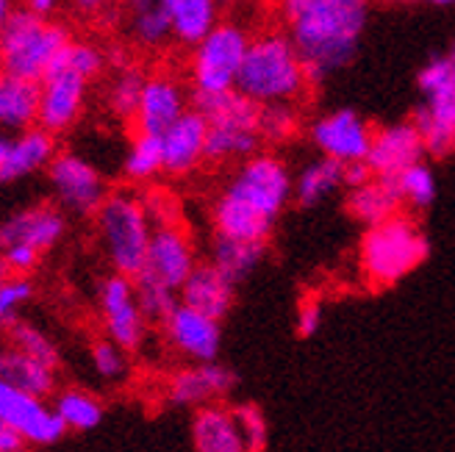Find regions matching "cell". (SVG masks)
I'll return each mask as SVG.
<instances>
[{
    "instance_id": "obj_1",
    "label": "cell",
    "mask_w": 455,
    "mask_h": 452,
    "mask_svg": "<svg viewBox=\"0 0 455 452\" xmlns=\"http://www.w3.org/2000/svg\"><path fill=\"white\" fill-rule=\"evenodd\" d=\"M372 0H281L286 36L316 86L355 59L370 26Z\"/></svg>"
},
{
    "instance_id": "obj_2",
    "label": "cell",
    "mask_w": 455,
    "mask_h": 452,
    "mask_svg": "<svg viewBox=\"0 0 455 452\" xmlns=\"http://www.w3.org/2000/svg\"><path fill=\"white\" fill-rule=\"evenodd\" d=\"M291 192V172L278 155L256 153L244 158L214 200L212 219L217 236L267 244Z\"/></svg>"
},
{
    "instance_id": "obj_3",
    "label": "cell",
    "mask_w": 455,
    "mask_h": 452,
    "mask_svg": "<svg viewBox=\"0 0 455 452\" xmlns=\"http://www.w3.org/2000/svg\"><path fill=\"white\" fill-rule=\"evenodd\" d=\"M308 75L298 48L286 31H264L250 36V48L236 81V92L256 106L294 103L306 95Z\"/></svg>"
},
{
    "instance_id": "obj_4",
    "label": "cell",
    "mask_w": 455,
    "mask_h": 452,
    "mask_svg": "<svg viewBox=\"0 0 455 452\" xmlns=\"http://www.w3.org/2000/svg\"><path fill=\"white\" fill-rule=\"evenodd\" d=\"M70 42V34L59 22L14 9L0 34V73L39 83Z\"/></svg>"
},
{
    "instance_id": "obj_5",
    "label": "cell",
    "mask_w": 455,
    "mask_h": 452,
    "mask_svg": "<svg viewBox=\"0 0 455 452\" xmlns=\"http://www.w3.org/2000/svg\"><path fill=\"white\" fill-rule=\"evenodd\" d=\"M430 244L408 217H395L375 228H367L358 244L361 275L375 289H389L427 258Z\"/></svg>"
},
{
    "instance_id": "obj_6",
    "label": "cell",
    "mask_w": 455,
    "mask_h": 452,
    "mask_svg": "<svg viewBox=\"0 0 455 452\" xmlns=\"http://www.w3.org/2000/svg\"><path fill=\"white\" fill-rule=\"evenodd\" d=\"M95 225L111 269L133 281L142 273L148 244L156 231L142 206V194L128 189L106 194L103 206L95 214Z\"/></svg>"
},
{
    "instance_id": "obj_7",
    "label": "cell",
    "mask_w": 455,
    "mask_h": 452,
    "mask_svg": "<svg viewBox=\"0 0 455 452\" xmlns=\"http://www.w3.org/2000/svg\"><path fill=\"white\" fill-rule=\"evenodd\" d=\"M422 106L414 111V125L425 153L444 158L455 153V39L434 53L417 73Z\"/></svg>"
},
{
    "instance_id": "obj_8",
    "label": "cell",
    "mask_w": 455,
    "mask_h": 452,
    "mask_svg": "<svg viewBox=\"0 0 455 452\" xmlns=\"http://www.w3.org/2000/svg\"><path fill=\"white\" fill-rule=\"evenodd\" d=\"M259 108L236 89L222 95H195V111L209 125L206 162H244L259 153Z\"/></svg>"
},
{
    "instance_id": "obj_9",
    "label": "cell",
    "mask_w": 455,
    "mask_h": 452,
    "mask_svg": "<svg viewBox=\"0 0 455 452\" xmlns=\"http://www.w3.org/2000/svg\"><path fill=\"white\" fill-rule=\"evenodd\" d=\"M250 48V34L239 22H217L209 36H203L189 59V78L195 95L234 92L242 64Z\"/></svg>"
},
{
    "instance_id": "obj_10",
    "label": "cell",
    "mask_w": 455,
    "mask_h": 452,
    "mask_svg": "<svg viewBox=\"0 0 455 452\" xmlns=\"http://www.w3.org/2000/svg\"><path fill=\"white\" fill-rule=\"evenodd\" d=\"M195 266H197V253L192 236L180 225H167V228L153 231L145 266L133 281H142L178 295L180 286L195 273Z\"/></svg>"
},
{
    "instance_id": "obj_11",
    "label": "cell",
    "mask_w": 455,
    "mask_h": 452,
    "mask_svg": "<svg viewBox=\"0 0 455 452\" xmlns=\"http://www.w3.org/2000/svg\"><path fill=\"white\" fill-rule=\"evenodd\" d=\"M308 137L314 147L323 153V158H331V162L341 167H350V164H367L375 128L358 111L336 108L311 123Z\"/></svg>"
},
{
    "instance_id": "obj_12",
    "label": "cell",
    "mask_w": 455,
    "mask_h": 452,
    "mask_svg": "<svg viewBox=\"0 0 455 452\" xmlns=\"http://www.w3.org/2000/svg\"><path fill=\"white\" fill-rule=\"evenodd\" d=\"M48 178L59 206L78 217L98 214L108 194L100 170L78 153H59L48 167Z\"/></svg>"
},
{
    "instance_id": "obj_13",
    "label": "cell",
    "mask_w": 455,
    "mask_h": 452,
    "mask_svg": "<svg viewBox=\"0 0 455 452\" xmlns=\"http://www.w3.org/2000/svg\"><path fill=\"white\" fill-rule=\"evenodd\" d=\"M98 297H100V316L108 342L123 347L125 353L142 347L148 333V316L140 305V297H136L133 281L114 273L100 283Z\"/></svg>"
},
{
    "instance_id": "obj_14",
    "label": "cell",
    "mask_w": 455,
    "mask_h": 452,
    "mask_svg": "<svg viewBox=\"0 0 455 452\" xmlns=\"http://www.w3.org/2000/svg\"><path fill=\"white\" fill-rule=\"evenodd\" d=\"M86 78L73 73L70 67L56 61L51 73L39 81V128L48 133H64L70 131L86 103Z\"/></svg>"
},
{
    "instance_id": "obj_15",
    "label": "cell",
    "mask_w": 455,
    "mask_h": 452,
    "mask_svg": "<svg viewBox=\"0 0 455 452\" xmlns=\"http://www.w3.org/2000/svg\"><path fill=\"white\" fill-rule=\"evenodd\" d=\"M0 424H9L28 444L39 447L53 444L67 433L53 405L12 386L6 380H0Z\"/></svg>"
},
{
    "instance_id": "obj_16",
    "label": "cell",
    "mask_w": 455,
    "mask_h": 452,
    "mask_svg": "<svg viewBox=\"0 0 455 452\" xmlns=\"http://www.w3.org/2000/svg\"><path fill=\"white\" fill-rule=\"evenodd\" d=\"M425 145L417 125L408 123H392L375 131L372 147L367 155V167L375 178L395 180L405 170H411L414 164L425 162Z\"/></svg>"
},
{
    "instance_id": "obj_17",
    "label": "cell",
    "mask_w": 455,
    "mask_h": 452,
    "mask_svg": "<svg viewBox=\"0 0 455 452\" xmlns=\"http://www.w3.org/2000/svg\"><path fill=\"white\" fill-rule=\"evenodd\" d=\"M189 111V98L187 89L180 86L178 78L172 75H150L145 78V89L140 98V108H136V128L148 137H162L170 131L180 117Z\"/></svg>"
},
{
    "instance_id": "obj_18",
    "label": "cell",
    "mask_w": 455,
    "mask_h": 452,
    "mask_svg": "<svg viewBox=\"0 0 455 452\" xmlns=\"http://www.w3.org/2000/svg\"><path fill=\"white\" fill-rule=\"evenodd\" d=\"M167 345L195 364H212L220 353V322L206 313H197L187 305H175L162 322Z\"/></svg>"
},
{
    "instance_id": "obj_19",
    "label": "cell",
    "mask_w": 455,
    "mask_h": 452,
    "mask_svg": "<svg viewBox=\"0 0 455 452\" xmlns=\"http://www.w3.org/2000/svg\"><path fill=\"white\" fill-rule=\"evenodd\" d=\"M236 386L234 372L222 364H195L178 369L167 380V402L178 405V408H203V405H214L217 400L231 394Z\"/></svg>"
},
{
    "instance_id": "obj_20",
    "label": "cell",
    "mask_w": 455,
    "mask_h": 452,
    "mask_svg": "<svg viewBox=\"0 0 455 452\" xmlns=\"http://www.w3.org/2000/svg\"><path fill=\"white\" fill-rule=\"evenodd\" d=\"M64 231V214L42 202V206H31L12 214L0 225V250H6V247H28V250L42 256L61 242Z\"/></svg>"
},
{
    "instance_id": "obj_21",
    "label": "cell",
    "mask_w": 455,
    "mask_h": 452,
    "mask_svg": "<svg viewBox=\"0 0 455 452\" xmlns=\"http://www.w3.org/2000/svg\"><path fill=\"white\" fill-rule=\"evenodd\" d=\"M206 133L209 125L195 108H189L170 131L162 137V153H164V172L170 175H187L206 162Z\"/></svg>"
},
{
    "instance_id": "obj_22",
    "label": "cell",
    "mask_w": 455,
    "mask_h": 452,
    "mask_svg": "<svg viewBox=\"0 0 455 452\" xmlns=\"http://www.w3.org/2000/svg\"><path fill=\"white\" fill-rule=\"evenodd\" d=\"M234 289L236 286L228 281L220 269H214L212 264H197L195 273L187 278V283L180 286L178 303L220 322L228 316V311L234 308Z\"/></svg>"
},
{
    "instance_id": "obj_23",
    "label": "cell",
    "mask_w": 455,
    "mask_h": 452,
    "mask_svg": "<svg viewBox=\"0 0 455 452\" xmlns=\"http://www.w3.org/2000/svg\"><path fill=\"white\" fill-rule=\"evenodd\" d=\"M192 441L195 452H250L239 431L234 408L225 405H203L192 419Z\"/></svg>"
},
{
    "instance_id": "obj_24",
    "label": "cell",
    "mask_w": 455,
    "mask_h": 452,
    "mask_svg": "<svg viewBox=\"0 0 455 452\" xmlns=\"http://www.w3.org/2000/svg\"><path fill=\"white\" fill-rule=\"evenodd\" d=\"M56 155H59L56 137L44 128L36 125V128H28L22 133H14L6 162L0 164V180H4V184H12V180L28 178L44 167H51V162Z\"/></svg>"
},
{
    "instance_id": "obj_25",
    "label": "cell",
    "mask_w": 455,
    "mask_h": 452,
    "mask_svg": "<svg viewBox=\"0 0 455 452\" xmlns=\"http://www.w3.org/2000/svg\"><path fill=\"white\" fill-rule=\"evenodd\" d=\"M158 4L170 22L172 39L192 48L220 22V0H158Z\"/></svg>"
},
{
    "instance_id": "obj_26",
    "label": "cell",
    "mask_w": 455,
    "mask_h": 452,
    "mask_svg": "<svg viewBox=\"0 0 455 452\" xmlns=\"http://www.w3.org/2000/svg\"><path fill=\"white\" fill-rule=\"evenodd\" d=\"M39 123V83L0 73V128L22 133Z\"/></svg>"
},
{
    "instance_id": "obj_27",
    "label": "cell",
    "mask_w": 455,
    "mask_h": 452,
    "mask_svg": "<svg viewBox=\"0 0 455 452\" xmlns=\"http://www.w3.org/2000/svg\"><path fill=\"white\" fill-rule=\"evenodd\" d=\"M347 211H350L353 219H358L361 225H367V228H375V225H383V222L400 217L403 200L397 194L395 180L372 178L363 186L350 189Z\"/></svg>"
},
{
    "instance_id": "obj_28",
    "label": "cell",
    "mask_w": 455,
    "mask_h": 452,
    "mask_svg": "<svg viewBox=\"0 0 455 452\" xmlns=\"http://www.w3.org/2000/svg\"><path fill=\"white\" fill-rule=\"evenodd\" d=\"M0 380L44 400L56 389V369L42 367L34 358L17 353L14 347H6L0 350Z\"/></svg>"
},
{
    "instance_id": "obj_29",
    "label": "cell",
    "mask_w": 455,
    "mask_h": 452,
    "mask_svg": "<svg viewBox=\"0 0 455 452\" xmlns=\"http://www.w3.org/2000/svg\"><path fill=\"white\" fill-rule=\"evenodd\" d=\"M341 186H345V167L331 162V158H316L294 178L291 194L300 206H316V202H323Z\"/></svg>"
},
{
    "instance_id": "obj_30",
    "label": "cell",
    "mask_w": 455,
    "mask_h": 452,
    "mask_svg": "<svg viewBox=\"0 0 455 452\" xmlns=\"http://www.w3.org/2000/svg\"><path fill=\"white\" fill-rule=\"evenodd\" d=\"M264 258V244L256 242H239V239H225L217 236L212 244V266L231 281L234 286L247 278Z\"/></svg>"
},
{
    "instance_id": "obj_31",
    "label": "cell",
    "mask_w": 455,
    "mask_h": 452,
    "mask_svg": "<svg viewBox=\"0 0 455 452\" xmlns=\"http://www.w3.org/2000/svg\"><path fill=\"white\" fill-rule=\"evenodd\" d=\"M125 22L131 39L142 48H162L172 36L158 0H125Z\"/></svg>"
},
{
    "instance_id": "obj_32",
    "label": "cell",
    "mask_w": 455,
    "mask_h": 452,
    "mask_svg": "<svg viewBox=\"0 0 455 452\" xmlns=\"http://www.w3.org/2000/svg\"><path fill=\"white\" fill-rule=\"evenodd\" d=\"M53 411L64 431H92L103 419V402L84 389H64L53 402Z\"/></svg>"
},
{
    "instance_id": "obj_33",
    "label": "cell",
    "mask_w": 455,
    "mask_h": 452,
    "mask_svg": "<svg viewBox=\"0 0 455 452\" xmlns=\"http://www.w3.org/2000/svg\"><path fill=\"white\" fill-rule=\"evenodd\" d=\"M123 172L131 184H148L158 172H164V153L162 139L148 137V133H136L133 142L128 145Z\"/></svg>"
},
{
    "instance_id": "obj_34",
    "label": "cell",
    "mask_w": 455,
    "mask_h": 452,
    "mask_svg": "<svg viewBox=\"0 0 455 452\" xmlns=\"http://www.w3.org/2000/svg\"><path fill=\"white\" fill-rule=\"evenodd\" d=\"M142 89H145V73L133 64H123L117 70V75L111 78L108 95H106L111 115L120 117V120H133L136 108H140Z\"/></svg>"
},
{
    "instance_id": "obj_35",
    "label": "cell",
    "mask_w": 455,
    "mask_h": 452,
    "mask_svg": "<svg viewBox=\"0 0 455 452\" xmlns=\"http://www.w3.org/2000/svg\"><path fill=\"white\" fill-rule=\"evenodd\" d=\"M300 133V111L294 103H272L259 108V137L269 145L291 142Z\"/></svg>"
},
{
    "instance_id": "obj_36",
    "label": "cell",
    "mask_w": 455,
    "mask_h": 452,
    "mask_svg": "<svg viewBox=\"0 0 455 452\" xmlns=\"http://www.w3.org/2000/svg\"><path fill=\"white\" fill-rule=\"evenodd\" d=\"M6 328H9V342H12V347L17 353L34 358L36 364L48 367V369L59 367V350H56V345L39 328H34L28 322H20V320L9 322Z\"/></svg>"
},
{
    "instance_id": "obj_37",
    "label": "cell",
    "mask_w": 455,
    "mask_h": 452,
    "mask_svg": "<svg viewBox=\"0 0 455 452\" xmlns=\"http://www.w3.org/2000/svg\"><path fill=\"white\" fill-rule=\"evenodd\" d=\"M397 194L403 200V206L411 209H427L436 200V175L425 162L414 164L411 170H405L403 175L395 178Z\"/></svg>"
},
{
    "instance_id": "obj_38",
    "label": "cell",
    "mask_w": 455,
    "mask_h": 452,
    "mask_svg": "<svg viewBox=\"0 0 455 452\" xmlns=\"http://www.w3.org/2000/svg\"><path fill=\"white\" fill-rule=\"evenodd\" d=\"M59 61L70 67V70L78 73L81 78L92 81V78H98L103 73L106 53L98 48V44H92V42H70L64 48V53L59 56Z\"/></svg>"
},
{
    "instance_id": "obj_39",
    "label": "cell",
    "mask_w": 455,
    "mask_h": 452,
    "mask_svg": "<svg viewBox=\"0 0 455 452\" xmlns=\"http://www.w3.org/2000/svg\"><path fill=\"white\" fill-rule=\"evenodd\" d=\"M89 355H92V367L103 380L117 383L128 375V353L114 342H108V338L95 342L92 350H89Z\"/></svg>"
},
{
    "instance_id": "obj_40",
    "label": "cell",
    "mask_w": 455,
    "mask_h": 452,
    "mask_svg": "<svg viewBox=\"0 0 455 452\" xmlns=\"http://www.w3.org/2000/svg\"><path fill=\"white\" fill-rule=\"evenodd\" d=\"M234 416H236L239 431H242V436L247 441V449L250 452H264L269 431H267V419H264L259 405L242 402V405H236V408H234Z\"/></svg>"
},
{
    "instance_id": "obj_41",
    "label": "cell",
    "mask_w": 455,
    "mask_h": 452,
    "mask_svg": "<svg viewBox=\"0 0 455 452\" xmlns=\"http://www.w3.org/2000/svg\"><path fill=\"white\" fill-rule=\"evenodd\" d=\"M142 206L148 211V219L153 222V228H167V225H180V206L178 200L167 192H148L142 194Z\"/></svg>"
},
{
    "instance_id": "obj_42",
    "label": "cell",
    "mask_w": 455,
    "mask_h": 452,
    "mask_svg": "<svg viewBox=\"0 0 455 452\" xmlns=\"http://www.w3.org/2000/svg\"><path fill=\"white\" fill-rule=\"evenodd\" d=\"M34 295V286L28 278H22V275H9L4 283H0V308H4L9 316L20 308V305H26Z\"/></svg>"
},
{
    "instance_id": "obj_43",
    "label": "cell",
    "mask_w": 455,
    "mask_h": 452,
    "mask_svg": "<svg viewBox=\"0 0 455 452\" xmlns=\"http://www.w3.org/2000/svg\"><path fill=\"white\" fill-rule=\"evenodd\" d=\"M0 261H4L9 275H22V278H26L31 269L39 264V253L28 250V247H6V250H0Z\"/></svg>"
},
{
    "instance_id": "obj_44",
    "label": "cell",
    "mask_w": 455,
    "mask_h": 452,
    "mask_svg": "<svg viewBox=\"0 0 455 452\" xmlns=\"http://www.w3.org/2000/svg\"><path fill=\"white\" fill-rule=\"evenodd\" d=\"M320 325H323V303L316 297H306L298 308V333L308 338L320 330Z\"/></svg>"
},
{
    "instance_id": "obj_45",
    "label": "cell",
    "mask_w": 455,
    "mask_h": 452,
    "mask_svg": "<svg viewBox=\"0 0 455 452\" xmlns=\"http://www.w3.org/2000/svg\"><path fill=\"white\" fill-rule=\"evenodd\" d=\"M375 175L370 172V167L367 164H350V167H345V186L347 189H358V186H363L367 180H372Z\"/></svg>"
},
{
    "instance_id": "obj_46",
    "label": "cell",
    "mask_w": 455,
    "mask_h": 452,
    "mask_svg": "<svg viewBox=\"0 0 455 452\" xmlns=\"http://www.w3.org/2000/svg\"><path fill=\"white\" fill-rule=\"evenodd\" d=\"M22 447H26V439L9 424H0V452H22Z\"/></svg>"
},
{
    "instance_id": "obj_47",
    "label": "cell",
    "mask_w": 455,
    "mask_h": 452,
    "mask_svg": "<svg viewBox=\"0 0 455 452\" xmlns=\"http://www.w3.org/2000/svg\"><path fill=\"white\" fill-rule=\"evenodd\" d=\"M59 6V0H26V12L36 17H51Z\"/></svg>"
},
{
    "instance_id": "obj_48",
    "label": "cell",
    "mask_w": 455,
    "mask_h": 452,
    "mask_svg": "<svg viewBox=\"0 0 455 452\" xmlns=\"http://www.w3.org/2000/svg\"><path fill=\"white\" fill-rule=\"evenodd\" d=\"M73 4H76V9H78L81 14L95 17V14H100L103 9H108L111 0H73Z\"/></svg>"
},
{
    "instance_id": "obj_49",
    "label": "cell",
    "mask_w": 455,
    "mask_h": 452,
    "mask_svg": "<svg viewBox=\"0 0 455 452\" xmlns=\"http://www.w3.org/2000/svg\"><path fill=\"white\" fill-rule=\"evenodd\" d=\"M9 147H12V133L0 128V164L6 162V155H9Z\"/></svg>"
},
{
    "instance_id": "obj_50",
    "label": "cell",
    "mask_w": 455,
    "mask_h": 452,
    "mask_svg": "<svg viewBox=\"0 0 455 452\" xmlns=\"http://www.w3.org/2000/svg\"><path fill=\"white\" fill-rule=\"evenodd\" d=\"M14 6H12V0H0V34H4V26H6V20L12 17Z\"/></svg>"
},
{
    "instance_id": "obj_51",
    "label": "cell",
    "mask_w": 455,
    "mask_h": 452,
    "mask_svg": "<svg viewBox=\"0 0 455 452\" xmlns=\"http://www.w3.org/2000/svg\"><path fill=\"white\" fill-rule=\"evenodd\" d=\"M395 4H427V6H455V0H395Z\"/></svg>"
},
{
    "instance_id": "obj_52",
    "label": "cell",
    "mask_w": 455,
    "mask_h": 452,
    "mask_svg": "<svg viewBox=\"0 0 455 452\" xmlns=\"http://www.w3.org/2000/svg\"><path fill=\"white\" fill-rule=\"evenodd\" d=\"M9 322H12V316H9V313H6L4 308H0V328H6Z\"/></svg>"
},
{
    "instance_id": "obj_53",
    "label": "cell",
    "mask_w": 455,
    "mask_h": 452,
    "mask_svg": "<svg viewBox=\"0 0 455 452\" xmlns=\"http://www.w3.org/2000/svg\"><path fill=\"white\" fill-rule=\"evenodd\" d=\"M9 278V273H6V266H4V261H0V283H4Z\"/></svg>"
}]
</instances>
